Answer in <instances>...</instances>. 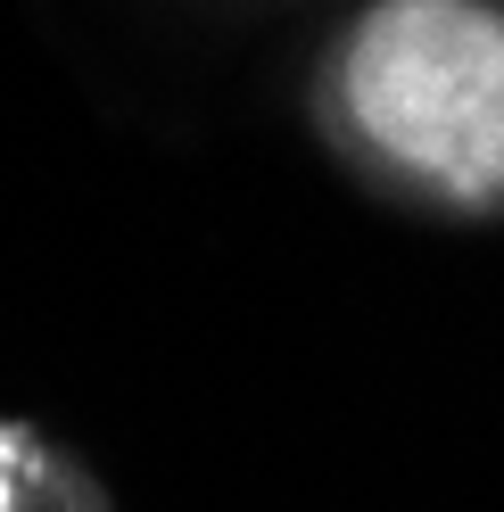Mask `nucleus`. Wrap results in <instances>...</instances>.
Segmentation results:
<instances>
[{"label":"nucleus","mask_w":504,"mask_h":512,"mask_svg":"<svg viewBox=\"0 0 504 512\" xmlns=\"http://www.w3.org/2000/svg\"><path fill=\"white\" fill-rule=\"evenodd\" d=\"M323 149L447 223L504 215V0H364L306 67Z\"/></svg>","instance_id":"f257e3e1"},{"label":"nucleus","mask_w":504,"mask_h":512,"mask_svg":"<svg viewBox=\"0 0 504 512\" xmlns=\"http://www.w3.org/2000/svg\"><path fill=\"white\" fill-rule=\"evenodd\" d=\"M0 512H116V504L75 446L0 413Z\"/></svg>","instance_id":"f03ea898"}]
</instances>
